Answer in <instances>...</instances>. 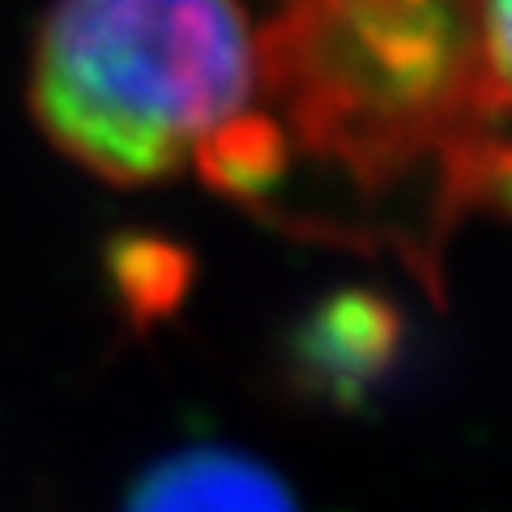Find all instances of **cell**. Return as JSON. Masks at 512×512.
Here are the masks:
<instances>
[{"label":"cell","instance_id":"cell-1","mask_svg":"<svg viewBox=\"0 0 512 512\" xmlns=\"http://www.w3.org/2000/svg\"><path fill=\"white\" fill-rule=\"evenodd\" d=\"M256 77L286 180L308 167L355 210L346 244L363 210L410 192L436 252L504 210L508 0H278L256 26Z\"/></svg>","mask_w":512,"mask_h":512},{"label":"cell","instance_id":"cell-2","mask_svg":"<svg viewBox=\"0 0 512 512\" xmlns=\"http://www.w3.org/2000/svg\"><path fill=\"white\" fill-rule=\"evenodd\" d=\"M244 0H52L30 52L43 137L120 188L171 180L256 103Z\"/></svg>","mask_w":512,"mask_h":512},{"label":"cell","instance_id":"cell-3","mask_svg":"<svg viewBox=\"0 0 512 512\" xmlns=\"http://www.w3.org/2000/svg\"><path fill=\"white\" fill-rule=\"evenodd\" d=\"M410 316L389 295L346 286L316 299L282 346L286 380L325 410H367L376 393L402 372Z\"/></svg>","mask_w":512,"mask_h":512},{"label":"cell","instance_id":"cell-4","mask_svg":"<svg viewBox=\"0 0 512 512\" xmlns=\"http://www.w3.org/2000/svg\"><path fill=\"white\" fill-rule=\"evenodd\" d=\"M120 512H303L265 461L227 444H188L154 461Z\"/></svg>","mask_w":512,"mask_h":512},{"label":"cell","instance_id":"cell-5","mask_svg":"<svg viewBox=\"0 0 512 512\" xmlns=\"http://www.w3.org/2000/svg\"><path fill=\"white\" fill-rule=\"evenodd\" d=\"M107 274L124 303V312L133 316L137 325H150V320L167 316L175 303L184 299L188 282H192V261L171 239L128 235L120 244H111Z\"/></svg>","mask_w":512,"mask_h":512}]
</instances>
